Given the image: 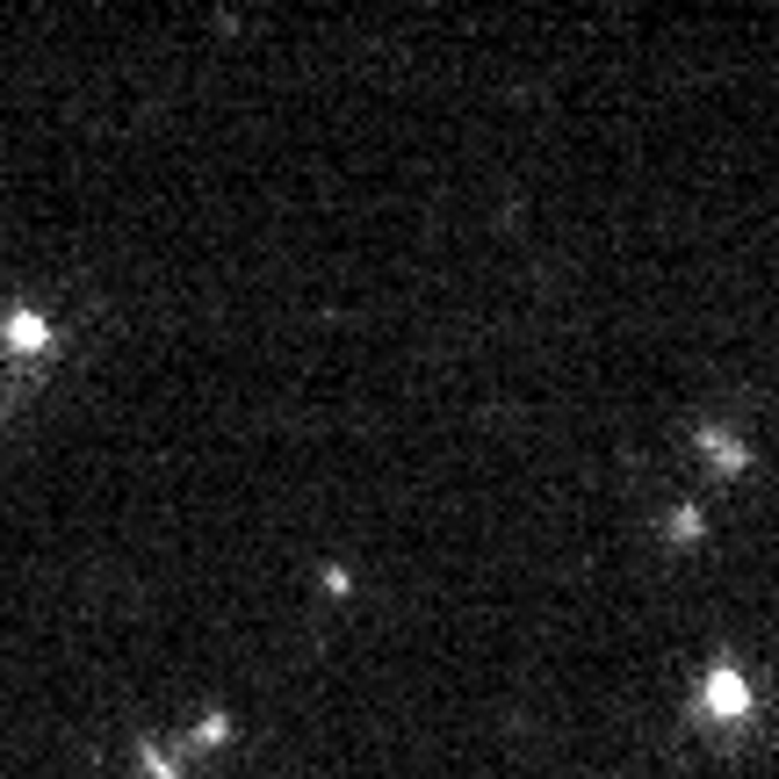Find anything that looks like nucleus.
Masks as SVG:
<instances>
[{"mask_svg":"<svg viewBox=\"0 0 779 779\" xmlns=\"http://www.w3.org/2000/svg\"><path fill=\"white\" fill-rule=\"evenodd\" d=\"M708 708H714V722H743V714H751V685H743L737 664H714V679H708Z\"/></svg>","mask_w":779,"mask_h":779,"instance_id":"obj_1","label":"nucleus"},{"mask_svg":"<svg viewBox=\"0 0 779 779\" xmlns=\"http://www.w3.org/2000/svg\"><path fill=\"white\" fill-rule=\"evenodd\" d=\"M0 340L22 347V354H43V347H58V325H51V318H37V311H8V318H0Z\"/></svg>","mask_w":779,"mask_h":779,"instance_id":"obj_2","label":"nucleus"},{"mask_svg":"<svg viewBox=\"0 0 779 779\" xmlns=\"http://www.w3.org/2000/svg\"><path fill=\"white\" fill-rule=\"evenodd\" d=\"M671 534H679V542H700V506H685L679 519H671Z\"/></svg>","mask_w":779,"mask_h":779,"instance_id":"obj_3","label":"nucleus"}]
</instances>
